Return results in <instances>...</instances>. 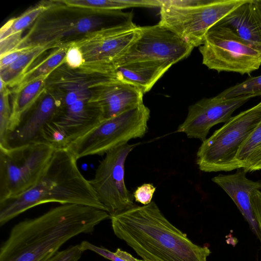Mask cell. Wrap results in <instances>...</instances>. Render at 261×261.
Here are the masks:
<instances>
[{
	"label": "cell",
	"instance_id": "cell-1",
	"mask_svg": "<svg viewBox=\"0 0 261 261\" xmlns=\"http://www.w3.org/2000/svg\"><path fill=\"white\" fill-rule=\"evenodd\" d=\"M110 218L107 211L66 204L53 208L12 228L0 248V261H47L70 239L91 233Z\"/></svg>",
	"mask_w": 261,
	"mask_h": 261
},
{
	"label": "cell",
	"instance_id": "cell-2",
	"mask_svg": "<svg viewBox=\"0 0 261 261\" xmlns=\"http://www.w3.org/2000/svg\"><path fill=\"white\" fill-rule=\"evenodd\" d=\"M115 236L143 261H207V246L193 243L173 225L154 201L110 218Z\"/></svg>",
	"mask_w": 261,
	"mask_h": 261
},
{
	"label": "cell",
	"instance_id": "cell-3",
	"mask_svg": "<svg viewBox=\"0 0 261 261\" xmlns=\"http://www.w3.org/2000/svg\"><path fill=\"white\" fill-rule=\"evenodd\" d=\"M77 160L68 148L56 149L32 188L0 203L1 226L31 208L48 202L87 205L106 211L89 180L79 170Z\"/></svg>",
	"mask_w": 261,
	"mask_h": 261
},
{
	"label": "cell",
	"instance_id": "cell-4",
	"mask_svg": "<svg viewBox=\"0 0 261 261\" xmlns=\"http://www.w3.org/2000/svg\"><path fill=\"white\" fill-rule=\"evenodd\" d=\"M247 0H160L159 23L193 47L203 44L208 31Z\"/></svg>",
	"mask_w": 261,
	"mask_h": 261
},
{
	"label": "cell",
	"instance_id": "cell-5",
	"mask_svg": "<svg viewBox=\"0 0 261 261\" xmlns=\"http://www.w3.org/2000/svg\"><path fill=\"white\" fill-rule=\"evenodd\" d=\"M261 120V108L255 106L232 117L206 138L198 148L196 162L206 172L231 171L240 169L239 150Z\"/></svg>",
	"mask_w": 261,
	"mask_h": 261
},
{
	"label": "cell",
	"instance_id": "cell-6",
	"mask_svg": "<svg viewBox=\"0 0 261 261\" xmlns=\"http://www.w3.org/2000/svg\"><path fill=\"white\" fill-rule=\"evenodd\" d=\"M150 110L143 102L99 122L68 147L75 158L103 155L109 151L142 138L148 130Z\"/></svg>",
	"mask_w": 261,
	"mask_h": 261
},
{
	"label": "cell",
	"instance_id": "cell-7",
	"mask_svg": "<svg viewBox=\"0 0 261 261\" xmlns=\"http://www.w3.org/2000/svg\"><path fill=\"white\" fill-rule=\"evenodd\" d=\"M55 149L44 142L12 149L0 148V203L32 188Z\"/></svg>",
	"mask_w": 261,
	"mask_h": 261
},
{
	"label": "cell",
	"instance_id": "cell-8",
	"mask_svg": "<svg viewBox=\"0 0 261 261\" xmlns=\"http://www.w3.org/2000/svg\"><path fill=\"white\" fill-rule=\"evenodd\" d=\"M202 63L218 72L250 74L261 66V52L229 29L217 23L199 48Z\"/></svg>",
	"mask_w": 261,
	"mask_h": 261
},
{
	"label": "cell",
	"instance_id": "cell-9",
	"mask_svg": "<svg viewBox=\"0 0 261 261\" xmlns=\"http://www.w3.org/2000/svg\"><path fill=\"white\" fill-rule=\"evenodd\" d=\"M138 36L139 28L134 23L103 27L84 35L72 41L83 55L84 63L78 69L106 75Z\"/></svg>",
	"mask_w": 261,
	"mask_h": 261
},
{
	"label": "cell",
	"instance_id": "cell-10",
	"mask_svg": "<svg viewBox=\"0 0 261 261\" xmlns=\"http://www.w3.org/2000/svg\"><path fill=\"white\" fill-rule=\"evenodd\" d=\"M139 36L113 63L112 69L126 64L152 61L170 67L188 57L194 47L159 23L138 27Z\"/></svg>",
	"mask_w": 261,
	"mask_h": 261
},
{
	"label": "cell",
	"instance_id": "cell-11",
	"mask_svg": "<svg viewBox=\"0 0 261 261\" xmlns=\"http://www.w3.org/2000/svg\"><path fill=\"white\" fill-rule=\"evenodd\" d=\"M139 144L126 143L107 152L99 162L93 178L89 180L110 218L136 206L134 196L125 184L124 169L128 154Z\"/></svg>",
	"mask_w": 261,
	"mask_h": 261
},
{
	"label": "cell",
	"instance_id": "cell-12",
	"mask_svg": "<svg viewBox=\"0 0 261 261\" xmlns=\"http://www.w3.org/2000/svg\"><path fill=\"white\" fill-rule=\"evenodd\" d=\"M53 8L37 18L14 49L44 45L59 47L97 29L108 27L103 25L104 19L96 15L76 18L54 16L51 12Z\"/></svg>",
	"mask_w": 261,
	"mask_h": 261
},
{
	"label": "cell",
	"instance_id": "cell-13",
	"mask_svg": "<svg viewBox=\"0 0 261 261\" xmlns=\"http://www.w3.org/2000/svg\"><path fill=\"white\" fill-rule=\"evenodd\" d=\"M253 97L243 95L223 98L217 95L201 99L189 107L187 117L176 132L185 134L189 138L198 139L203 142L213 126L227 122L237 109Z\"/></svg>",
	"mask_w": 261,
	"mask_h": 261
},
{
	"label": "cell",
	"instance_id": "cell-14",
	"mask_svg": "<svg viewBox=\"0 0 261 261\" xmlns=\"http://www.w3.org/2000/svg\"><path fill=\"white\" fill-rule=\"evenodd\" d=\"M60 100L46 89L44 94L23 116L18 124L8 133L0 148L12 149L43 142L42 135L46 125L53 119Z\"/></svg>",
	"mask_w": 261,
	"mask_h": 261
},
{
	"label": "cell",
	"instance_id": "cell-15",
	"mask_svg": "<svg viewBox=\"0 0 261 261\" xmlns=\"http://www.w3.org/2000/svg\"><path fill=\"white\" fill-rule=\"evenodd\" d=\"M91 91L88 103L100 112L103 120L143 102L144 94L139 88L117 81L111 80L97 84Z\"/></svg>",
	"mask_w": 261,
	"mask_h": 261
},
{
	"label": "cell",
	"instance_id": "cell-16",
	"mask_svg": "<svg viewBox=\"0 0 261 261\" xmlns=\"http://www.w3.org/2000/svg\"><path fill=\"white\" fill-rule=\"evenodd\" d=\"M247 173L240 168L233 174H220L213 177L212 180L230 197L259 239V232L251 206V197L254 191H261V180H250L246 177Z\"/></svg>",
	"mask_w": 261,
	"mask_h": 261
},
{
	"label": "cell",
	"instance_id": "cell-17",
	"mask_svg": "<svg viewBox=\"0 0 261 261\" xmlns=\"http://www.w3.org/2000/svg\"><path fill=\"white\" fill-rule=\"evenodd\" d=\"M217 23L261 52V13L255 0H247Z\"/></svg>",
	"mask_w": 261,
	"mask_h": 261
},
{
	"label": "cell",
	"instance_id": "cell-18",
	"mask_svg": "<svg viewBox=\"0 0 261 261\" xmlns=\"http://www.w3.org/2000/svg\"><path fill=\"white\" fill-rule=\"evenodd\" d=\"M170 68L169 66L160 62H133L115 67L107 75L113 80L132 85L144 94L152 88Z\"/></svg>",
	"mask_w": 261,
	"mask_h": 261
},
{
	"label": "cell",
	"instance_id": "cell-19",
	"mask_svg": "<svg viewBox=\"0 0 261 261\" xmlns=\"http://www.w3.org/2000/svg\"><path fill=\"white\" fill-rule=\"evenodd\" d=\"M48 76H42L32 81L14 93L7 134L18 124L24 114L44 94L46 91V81Z\"/></svg>",
	"mask_w": 261,
	"mask_h": 261
},
{
	"label": "cell",
	"instance_id": "cell-20",
	"mask_svg": "<svg viewBox=\"0 0 261 261\" xmlns=\"http://www.w3.org/2000/svg\"><path fill=\"white\" fill-rule=\"evenodd\" d=\"M70 43L71 42L54 49L42 61L29 68L12 86L11 93H15L29 83L38 78L49 76L58 67L64 64L66 53Z\"/></svg>",
	"mask_w": 261,
	"mask_h": 261
},
{
	"label": "cell",
	"instance_id": "cell-21",
	"mask_svg": "<svg viewBox=\"0 0 261 261\" xmlns=\"http://www.w3.org/2000/svg\"><path fill=\"white\" fill-rule=\"evenodd\" d=\"M60 4L68 7L105 13L131 7H160L159 0H62Z\"/></svg>",
	"mask_w": 261,
	"mask_h": 261
},
{
	"label": "cell",
	"instance_id": "cell-22",
	"mask_svg": "<svg viewBox=\"0 0 261 261\" xmlns=\"http://www.w3.org/2000/svg\"><path fill=\"white\" fill-rule=\"evenodd\" d=\"M236 160L247 172L261 170V120L241 146Z\"/></svg>",
	"mask_w": 261,
	"mask_h": 261
},
{
	"label": "cell",
	"instance_id": "cell-23",
	"mask_svg": "<svg viewBox=\"0 0 261 261\" xmlns=\"http://www.w3.org/2000/svg\"><path fill=\"white\" fill-rule=\"evenodd\" d=\"M57 48L58 47L55 45L26 48L24 51L13 63L0 71V79L7 86L12 87L19 78L30 68L32 64L38 57L49 49Z\"/></svg>",
	"mask_w": 261,
	"mask_h": 261
},
{
	"label": "cell",
	"instance_id": "cell-24",
	"mask_svg": "<svg viewBox=\"0 0 261 261\" xmlns=\"http://www.w3.org/2000/svg\"><path fill=\"white\" fill-rule=\"evenodd\" d=\"M53 3V1L42 2L28 9L20 16L9 20L1 29L0 40L22 34L23 31L34 23L42 14L56 5V4Z\"/></svg>",
	"mask_w": 261,
	"mask_h": 261
},
{
	"label": "cell",
	"instance_id": "cell-25",
	"mask_svg": "<svg viewBox=\"0 0 261 261\" xmlns=\"http://www.w3.org/2000/svg\"><path fill=\"white\" fill-rule=\"evenodd\" d=\"M223 98H230L243 95L254 97L261 95V75L247 78L242 83L230 87L217 95Z\"/></svg>",
	"mask_w": 261,
	"mask_h": 261
},
{
	"label": "cell",
	"instance_id": "cell-26",
	"mask_svg": "<svg viewBox=\"0 0 261 261\" xmlns=\"http://www.w3.org/2000/svg\"><path fill=\"white\" fill-rule=\"evenodd\" d=\"M10 93L11 91L7 85L0 86V143L3 142L8 132L12 113L9 99Z\"/></svg>",
	"mask_w": 261,
	"mask_h": 261
},
{
	"label": "cell",
	"instance_id": "cell-27",
	"mask_svg": "<svg viewBox=\"0 0 261 261\" xmlns=\"http://www.w3.org/2000/svg\"><path fill=\"white\" fill-rule=\"evenodd\" d=\"M80 245L83 252L91 251L111 261H143L120 248H117L115 252H112L102 246H95L86 241L82 242Z\"/></svg>",
	"mask_w": 261,
	"mask_h": 261
},
{
	"label": "cell",
	"instance_id": "cell-28",
	"mask_svg": "<svg viewBox=\"0 0 261 261\" xmlns=\"http://www.w3.org/2000/svg\"><path fill=\"white\" fill-rule=\"evenodd\" d=\"M80 244L59 251L47 261H79L83 253Z\"/></svg>",
	"mask_w": 261,
	"mask_h": 261
},
{
	"label": "cell",
	"instance_id": "cell-29",
	"mask_svg": "<svg viewBox=\"0 0 261 261\" xmlns=\"http://www.w3.org/2000/svg\"><path fill=\"white\" fill-rule=\"evenodd\" d=\"M65 64L72 69H78L84 63L83 54L79 47L73 44L72 42L67 50L65 60Z\"/></svg>",
	"mask_w": 261,
	"mask_h": 261
},
{
	"label": "cell",
	"instance_id": "cell-30",
	"mask_svg": "<svg viewBox=\"0 0 261 261\" xmlns=\"http://www.w3.org/2000/svg\"><path fill=\"white\" fill-rule=\"evenodd\" d=\"M155 190L156 188L152 184H144L138 187L133 193L135 201L143 205L149 204Z\"/></svg>",
	"mask_w": 261,
	"mask_h": 261
},
{
	"label": "cell",
	"instance_id": "cell-31",
	"mask_svg": "<svg viewBox=\"0 0 261 261\" xmlns=\"http://www.w3.org/2000/svg\"><path fill=\"white\" fill-rule=\"evenodd\" d=\"M251 204L257 224L261 244V191H254L251 197Z\"/></svg>",
	"mask_w": 261,
	"mask_h": 261
},
{
	"label": "cell",
	"instance_id": "cell-32",
	"mask_svg": "<svg viewBox=\"0 0 261 261\" xmlns=\"http://www.w3.org/2000/svg\"><path fill=\"white\" fill-rule=\"evenodd\" d=\"M25 49L26 48L14 49L1 55L0 71L13 63Z\"/></svg>",
	"mask_w": 261,
	"mask_h": 261
},
{
	"label": "cell",
	"instance_id": "cell-33",
	"mask_svg": "<svg viewBox=\"0 0 261 261\" xmlns=\"http://www.w3.org/2000/svg\"><path fill=\"white\" fill-rule=\"evenodd\" d=\"M255 3L261 13V0H255Z\"/></svg>",
	"mask_w": 261,
	"mask_h": 261
},
{
	"label": "cell",
	"instance_id": "cell-34",
	"mask_svg": "<svg viewBox=\"0 0 261 261\" xmlns=\"http://www.w3.org/2000/svg\"><path fill=\"white\" fill-rule=\"evenodd\" d=\"M256 108H261V101L257 105L255 106Z\"/></svg>",
	"mask_w": 261,
	"mask_h": 261
}]
</instances>
